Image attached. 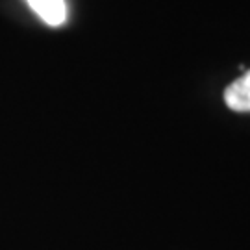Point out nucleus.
<instances>
[{"instance_id": "f257e3e1", "label": "nucleus", "mask_w": 250, "mask_h": 250, "mask_svg": "<svg viewBox=\"0 0 250 250\" xmlns=\"http://www.w3.org/2000/svg\"><path fill=\"white\" fill-rule=\"evenodd\" d=\"M32 11L41 19L45 24L52 28L62 26L67 21V4L65 0H26Z\"/></svg>"}, {"instance_id": "f03ea898", "label": "nucleus", "mask_w": 250, "mask_h": 250, "mask_svg": "<svg viewBox=\"0 0 250 250\" xmlns=\"http://www.w3.org/2000/svg\"><path fill=\"white\" fill-rule=\"evenodd\" d=\"M224 102L233 111H250V71H247L224 89Z\"/></svg>"}]
</instances>
